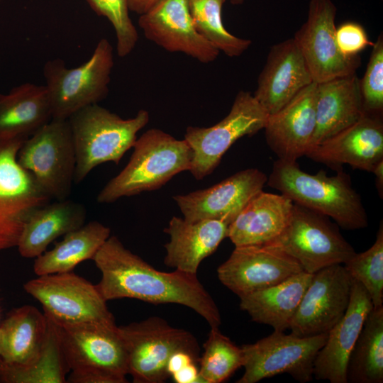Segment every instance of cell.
Instances as JSON below:
<instances>
[{
    "label": "cell",
    "mask_w": 383,
    "mask_h": 383,
    "mask_svg": "<svg viewBox=\"0 0 383 383\" xmlns=\"http://www.w3.org/2000/svg\"><path fill=\"white\" fill-rule=\"evenodd\" d=\"M92 260L101 272L96 284L105 301L130 298L154 304H177L194 311L211 328H219V309L197 274L155 270L112 235Z\"/></svg>",
    "instance_id": "6da1fadb"
},
{
    "label": "cell",
    "mask_w": 383,
    "mask_h": 383,
    "mask_svg": "<svg viewBox=\"0 0 383 383\" xmlns=\"http://www.w3.org/2000/svg\"><path fill=\"white\" fill-rule=\"evenodd\" d=\"M267 184L294 203L331 218L343 229L357 230L368 226L361 197L353 187L350 176L342 170L333 176H328L324 170L309 174L296 162L277 159Z\"/></svg>",
    "instance_id": "7a4b0ae2"
},
{
    "label": "cell",
    "mask_w": 383,
    "mask_h": 383,
    "mask_svg": "<svg viewBox=\"0 0 383 383\" xmlns=\"http://www.w3.org/2000/svg\"><path fill=\"white\" fill-rule=\"evenodd\" d=\"M133 148L126 167L99 192V203H113L124 196L156 190L192 166L194 153L187 142L157 128L145 132Z\"/></svg>",
    "instance_id": "3957f363"
},
{
    "label": "cell",
    "mask_w": 383,
    "mask_h": 383,
    "mask_svg": "<svg viewBox=\"0 0 383 383\" xmlns=\"http://www.w3.org/2000/svg\"><path fill=\"white\" fill-rule=\"evenodd\" d=\"M149 113L140 110L123 119L98 104L86 106L67 120L76 155L74 183L82 182L96 166L113 162L118 165L133 148L137 133L149 121Z\"/></svg>",
    "instance_id": "277c9868"
},
{
    "label": "cell",
    "mask_w": 383,
    "mask_h": 383,
    "mask_svg": "<svg viewBox=\"0 0 383 383\" xmlns=\"http://www.w3.org/2000/svg\"><path fill=\"white\" fill-rule=\"evenodd\" d=\"M113 67V49L106 38L98 42L90 58L79 67L67 68L61 59L47 61L43 75L52 118L67 120L79 110L104 100Z\"/></svg>",
    "instance_id": "5b68a950"
},
{
    "label": "cell",
    "mask_w": 383,
    "mask_h": 383,
    "mask_svg": "<svg viewBox=\"0 0 383 383\" xmlns=\"http://www.w3.org/2000/svg\"><path fill=\"white\" fill-rule=\"evenodd\" d=\"M118 328L126 350L128 374L135 383L165 382L170 377L169 360L177 353H189L199 361L196 338L162 318L150 316Z\"/></svg>",
    "instance_id": "8992f818"
},
{
    "label": "cell",
    "mask_w": 383,
    "mask_h": 383,
    "mask_svg": "<svg viewBox=\"0 0 383 383\" xmlns=\"http://www.w3.org/2000/svg\"><path fill=\"white\" fill-rule=\"evenodd\" d=\"M17 159L52 199L68 198L74 179L76 155L67 119L52 118L26 138Z\"/></svg>",
    "instance_id": "52a82bcc"
},
{
    "label": "cell",
    "mask_w": 383,
    "mask_h": 383,
    "mask_svg": "<svg viewBox=\"0 0 383 383\" xmlns=\"http://www.w3.org/2000/svg\"><path fill=\"white\" fill-rule=\"evenodd\" d=\"M271 243L311 274L333 265H343L355 253L328 217L295 203L286 227Z\"/></svg>",
    "instance_id": "ba28073f"
},
{
    "label": "cell",
    "mask_w": 383,
    "mask_h": 383,
    "mask_svg": "<svg viewBox=\"0 0 383 383\" xmlns=\"http://www.w3.org/2000/svg\"><path fill=\"white\" fill-rule=\"evenodd\" d=\"M268 116L253 94L240 91L221 121L208 128L187 127L184 140L194 153L189 171L197 180L211 174L236 140L264 129Z\"/></svg>",
    "instance_id": "9c48e42d"
},
{
    "label": "cell",
    "mask_w": 383,
    "mask_h": 383,
    "mask_svg": "<svg viewBox=\"0 0 383 383\" xmlns=\"http://www.w3.org/2000/svg\"><path fill=\"white\" fill-rule=\"evenodd\" d=\"M327 337L328 333L302 337L274 331L254 343L243 345L245 371L236 382L256 383L283 373L301 383L310 382L316 357Z\"/></svg>",
    "instance_id": "30bf717a"
},
{
    "label": "cell",
    "mask_w": 383,
    "mask_h": 383,
    "mask_svg": "<svg viewBox=\"0 0 383 383\" xmlns=\"http://www.w3.org/2000/svg\"><path fill=\"white\" fill-rule=\"evenodd\" d=\"M26 139H0V251L16 247L31 215L52 200L18 162Z\"/></svg>",
    "instance_id": "8fae6325"
},
{
    "label": "cell",
    "mask_w": 383,
    "mask_h": 383,
    "mask_svg": "<svg viewBox=\"0 0 383 383\" xmlns=\"http://www.w3.org/2000/svg\"><path fill=\"white\" fill-rule=\"evenodd\" d=\"M23 288L57 322L115 323L96 284L72 271L38 276L26 282Z\"/></svg>",
    "instance_id": "7c38bea8"
},
{
    "label": "cell",
    "mask_w": 383,
    "mask_h": 383,
    "mask_svg": "<svg viewBox=\"0 0 383 383\" xmlns=\"http://www.w3.org/2000/svg\"><path fill=\"white\" fill-rule=\"evenodd\" d=\"M54 322L70 370H100L125 377L128 374L126 350L116 323Z\"/></svg>",
    "instance_id": "4fadbf2b"
},
{
    "label": "cell",
    "mask_w": 383,
    "mask_h": 383,
    "mask_svg": "<svg viewBox=\"0 0 383 383\" xmlns=\"http://www.w3.org/2000/svg\"><path fill=\"white\" fill-rule=\"evenodd\" d=\"M337 9L332 0H310L306 21L293 38L316 83L355 74L360 55L348 57L335 40Z\"/></svg>",
    "instance_id": "5bb4252c"
},
{
    "label": "cell",
    "mask_w": 383,
    "mask_h": 383,
    "mask_svg": "<svg viewBox=\"0 0 383 383\" xmlns=\"http://www.w3.org/2000/svg\"><path fill=\"white\" fill-rule=\"evenodd\" d=\"M351 287L352 278L343 265L315 272L290 323L292 333L302 337L328 333L345 314Z\"/></svg>",
    "instance_id": "9a60e30c"
},
{
    "label": "cell",
    "mask_w": 383,
    "mask_h": 383,
    "mask_svg": "<svg viewBox=\"0 0 383 383\" xmlns=\"http://www.w3.org/2000/svg\"><path fill=\"white\" fill-rule=\"evenodd\" d=\"M303 271L293 257L269 243L235 247L218 267L217 274L220 282L240 298Z\"/></svg>",
    "instance_id": "2e32d148"
},
{
    "label": "cell",
    "mask_w": 383,
    "mask_h": 383,
    "mask_svg": "<svg viewBox=\"0 0 383 383\" xmlns=\"http://www.w3.org/2000/svg\"><path fill=\"white\" fill-rule=\"evenodd\" d=\"M267 182L264 172L249 168L206 189L174 196L173 199L186 221L216 219L231 223Z\"/></svg>",
    "instance_id": "e0dca14e"
},
{
    "label": "cell",
    "mask_w": 383,
    "mask_h": 383,
    "mask_svg": "<svg viewBox=\"0 0 383 383\" xmlns=\"http://www.w3.org/2000/svg\"><path fill=\"white\" fill-rule=\"evenodd\" d=\"M138 25L147 39L169 52H182L202 63L216 60L219 54L196 31L188 0H157L140 15Z\"/></svg>",
    "instance_id": "ac0fdd59"
},
{
    "label": "cell",
    "mask_w": 383,
    "mask_h": 383,
    "mask_svg": "<svg viewBox=\"0 0 383 383\" xmlns=\"http://www.w3.org/2000/svg\"><path fill=\"white\" fill-rule=\"evenodd\" d=\"M335 171L347 164L354 169L373 170L383 160L382 114L364 111L354 123L328 138L305 155Z\"/></svg>",
    "instance_id": "d6986e66"
},
{
    "label": "cell",
    "mask_w": 383,
    "mask_h": 383,
    "mask_svg": "<svg viewBox=\"0 0 383 383\" xmlns=\"http://www.w3.org/2000/svg\"><path fill=\"white\" fill-rule=\"evenodd\" d=\"M314 82L293 38L274 45L257 79L254 97L273 114L301 90Z\"/></svg>",
    "instance_id": "ffe728a7"
},
{
    "label": "cell",
    "mask_w": 383,
    "mask_h": 383,
    "mask_svg": "<svg viewBox=\"0 0 383 383\" xmlns=\"http://www.w3.org/2000/svg\"><path fill=\"white\" fill-rule=\"evenodd\" d=\"M373 304L366 289L352 279L350 301L342 318L329 331L313 365V377L331 383H348L350 355Z\"/></svg>",
    "instance_id": "44dd1931"
},
{
    "label": "cell",
    "mask_w": 383,
    "mask_h": 383,
    "mask_svg": "<svg viewBox=\"0 0 383 383\" xmlns=\"http://www.w3.org/2000/svg\"><path fill=\"white\" fill-rule=\"evenodd\" d=\"M316 84L312 82L279 111L268 116L265 139L277 159L296 162L308 151L316 128Z\"/></svg>",
    "instance_id": "7402d4cb"
},
{
    "label": "cell",
    "mask_w": 383,
    "mask_h": 383,
    "mask_svg": "<svg viewBox=\"0 0 383 383\" xmlns=\"http://www.w3.org/2000/svg\"><path fill=\"white\" fill-rule=\"evenodd\" d=\"M229 224L223 220L190 222L173 216L164 229L170 235V241L164 245V263L177 270L197 274L201 262L227 238Z\"/></svg>",
    "instance_id": "603a6c76"
},
{
    "label": "cell",
    "mask_w": 383,
    "mask_h": 383,
    "mask_svg": "<svg viewBox=\"0 0 383 383\" xmlns=\"http://www.w3.org/2000/svg\"><path fill=\"white\" fill-rule=\"evenodd\" d=\"M315 107L316 128L308 151L350 126L363 114L360 79L356 74L318 83Z\"/></svg>",
    "instance_id": "cb8c5ba5"
},
{
    "label": "cell",
    "mask_w": 383,
    "mask_h": 383,
    "mask_svg": "<svg viewBox=\"0 0 383 383\" xmlns=\"http://www.w3.org/2000/svg\"><path fill=\"white\" fill-rule=\"evenodd\" d=\"M294 202L280 194H257L231 222L228 236L235 247L274 241L289 219Z\"/></svg>",
    "instance_id": "d4e9b609"
},
{
    "label": "cell",
    "mask_w": 383,
    "mask_h": 383,
    "mask_svg": "<svg viewBox=\"0 0 383 383\" xmlns=\"http://www.w3.org/2000/svg\"><path fill=\"white\" fill-rule=\"evenodd\" d=\"M84 206L69 199L55 200L37 209L26 223L16 247L26 258H33L45 252L56 238L84 224Z\"/></svg>",
    "instance_id": "484cf974"
},
{
    "label": "cell",
    "mask_w": 383,
    "mask_h": 383,
    "mask_svg": "<svg viewBox=\"0 0 383 383\" xmlns=\"http://www.w3.org/2000/svg\"><path fill=\"white\" fill-rule=\"evenodd\" d=\"M313 274L304 271L273 286L240 297V308L258 323L284 332L292 318Z\"/></svg>",
    "instance_id": "4316f807"
},
{
    "label": "cell",
    "mask_w": 383,
    "mask_h": 383,
    "mask_svg": "<svg viewBox=\"0 0 383 383\" xmlns=\"http://www.w3.org/2000/svg\"><path fill=\"white\" fill-rule=\"evenodd\" d=\"M51 119L45 85L27 82L0 94V139L28 138Z\"/></svg>",
    "instance_id": "83f0119b"
},
{
    "label": "cell",
    "mask_w": 383,
    "mask_h": 383,
    "mask_svg": "<svg viewBox=\"0 0 383 383\" xmlns=\"http://www.w3.org/2000/svg\"><path fill=\"white\" fill-rule=\"evenodd\" d=\"M49 321L36 307L24 305L11 311L0 322V361L26 365L39 354Z\"/></svg>",
    "instance_id": "f1b7e54d"
},
{
    "label": "cell",
    "mask_w": 383,
    "mask_h": 383,
    "mask_svg": "<svg viewBox=\"0 0 383 383\" xmlns=\"http://www.w3.org/2000/svg\"><path fill=\"white\" fill-rule=\"evenodd\" d=\"M110 235V228L99 221L84 223L65 235L52 250L35 257L34 272L40 276L72 271L82 262L92 260Z\"/></svg>",
    "instance_id": "f546056e"
},
{
    "label": "cell",
    "mask_w": 383,
    "mask_h": 383,
    "mask_svg": "<svg viewBox=\"0 0 383 383\" xmlns=\"http://www.w3.org/2000/svg\"><path fill=\"white\" fill-rule=\"evenodd\" d=\"M351 383L383 382V306L367 314L347 367Z\"/></svg>",
    "instance_id": "4dcf8cb0"
},
{
    "label": "cell",
    "mask_w": 383,
    "mask_h": 383,
    "mask_svg": "<svg viewBox=\"0 0 383 383\" xmlns=\"http://www.w3.org/2000/svg\"><path fill=\"white\" fill-rule=\"evenodd\" d=\"M47 317L48 330L39 354L26 365H9L0 361V382L67 383L66 374L70 370L63 357L56 324Z\"/></svg>",
    "instance_id": "1f68e13d"
},
{
    "label": "cell",
    "mask_w": 383,
    "mask_h": 383,
    "mask_svg": "<svg viewBox=\"0 0 383 383\" xmlns=\"http://www.w3.org/2000/svg\"><path fill=\"white\" fill-rule=\"evenodd\" d=\"M225 0H188L190 15L196 31L228 57L241 55L251 40L230 33L224 27L221 11Z\"/></svg>",
    "instance_id": "d6a6232c"
},
{
    "label": "cell",
    "mask_w": 383,
    "mask_h": 383,
    "mask_svg": "<svg viewBox=\"0 0 383 383\" xmlns=\"http://www.w3.org/2000/svg\"><path fill=\"white\" fill-rule=\"evenodd\" d=\"M204 350L199 361V376L203 383L223 382L243 367L242 348L223 335L219 328H211Z\"/></svg>",
    "instance_id": "836d02e7"
},
{
    "label": "cell",
    "mask_w": 383,
    "mask_h": 383,
    "mask_svg": "<svg viewBox=\"0 0 383 383\" xmlns=\"http://www.w3.org/2000/svg\"><path fill=\"white\" fill-rule=\"evenodd\" d=\"M343 266L350 277L360 282L372 300L373 308L383 306V224L376 240L366 251L355 253Z\"/></svg>",
    "instance_id": "e575fe53"
},
{
    "label": "cell",
    "mask_w": 383,
    "mask_h": 383,
    "mask_svg": "<svg viewBox=\"0 0 383 383\" xmlns=\"http://www.w3.org/2000/svg\"><path fill=\"white\" fill-rule=\"evenodd\" d=\"M86 1L98 16L106 18L113 26L118 55H128L136 45L138 34L129 16L128 0Z\"/></svg>",
    "instance_id": "d590c367"
},
{
    "label": "cell",
    "mask_w": 383,
    "mask_h": 383,
    "mask_svg": "<svg viewBox=\"0 0 383 383\" xmlns=\"http://www.w3.org/2000/svg\"><path fill=\"white\" fill-rule=\"evenodd\" d=\"M360 87L365 111L382 114L383 110V37L381 33L372 45Z\"/></svg>",
    "instance_id": "8d00e7d4"
},
{
    "label": "cell",
    "mask_w": 383,
    "mask_h": 383,
    "mask_svg": "<svg viewBox=\"0 0 383 383\" xmlns=\"http://www.w3.org/2000/svg\"><path fill=\"white\" fill-rule=\"evenodd\" d=\"M335 40L340 52L345 57H353L368 45H373L365 28L355 22H345L335 30Z\"/></svg>",
    "instance_id": "74e56055"
},
{
    "label": "cell",
    "mask_w": 383,
    "mask_h": 383,
    "mask_svg": "<svg viewBox=\"0 0 383 383\" xmlns=\"http://www.w3.org/2000/svg\"><path fill=\"white\" fill-rule=\"evenodd\" d=\"M70 383H126V377L100 370L71 371L67 378Z\"/></svg>",
    "instance_id": "f35d334b"
},
{
    "label": "cell",
    "mask_w": 383,
    "mask_h": 383,
    "mask_svg": "<svg viewBox=\"0 0 383 383\" xmlns=\"http://www.w3.org/2000/svg\"><path fill=\"white\" fill-rule=\"evenodd\" d=\"M177 383H197L201 382L199 376V364L192 362L180 369L171 376Z\"/></svg>",
    "instance_id": "ab89813d"
},
{
    "label": "cell",
    "mask_w": 383,
    "mask_h": 383,
    "mask_svg": "<svg viewBox=\"0 0 383 383\" xmlns=\"http://www.w3.org/2000/svg\"><path fill=\"white\" fill-rule=\"evenodd\" d=\"M157 0H128L129 11L142 15L146 12Z\"/></svg>",
    "instance_id": "60d3db41"
},
{
    "label": "cell",
    "mask_w": 383,
    "mask_h": 383,
    "mask_svg": "<svg viewBox=\"0 0 383 383\" xmlns=\"http://www.w3.org/2000/svg\"><path fill=\"white\" fill-rule=\"evenodd\" d=\"M375 176L376 187L379 194L382 198L383 194V160L380 161L372 171Z\"/></svg>",
    "instance_id": "b9f144b4"
},
{
    "label": "cell",
    "mask_w": 383,
    "mask_h": 383,
    "mask_svg": "<svg viewBox=\"0 0 383 383\" xmlns=\"http://www.w3.org/2000/svg\"><path fill=\"white\" fill-rule=\"evenodd\" d=\"M243 0H231V2L233 4H240L242 3Z\"/></svg>",
    "instance_id": "7bdbcfd3"
},
{
    "label": "cell",
    "mask_w": 383,
    "mask_h": 383,
    "mask_svg": "<svg viewBox=\"0 0 383 383\" xmlns=\"http://www.w3.org/2000/svg\"><path fill=\"white\" fill-rule=\"evenodd\" d=\"M1 1V0H0Z\"/></svg>",
    "instance_id": "ee69618b"
}]
</instances>
